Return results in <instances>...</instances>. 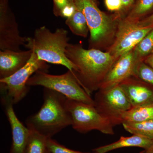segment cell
I'll return each instance as SVG.
<instances>
[{"mask_svg": "<svg viewBox=\"0 0 153 153\" xmlns=\"http://www.w3.org/2000/svg\"><path fill=\"white\" fill-rule=\"evenodd\" d=\"M75 7L84 14L90 33V49H99L115 34V19L100 10L92 0H74Z\"/></svg>", "mask_w": 153, "mask_h": 153, "instance_id": "cell-5", "label": "cell"}, {"mask_svg": "<svg viewBox=\"0 0 153 153\" xmlns=\"http://www.w3.org/2000/svg\"><path fill=\"white\" fill-rule=\"evenodd\" d=\"M30 130L24 153H50L47 146L48 138L38 132Z\"/></svg>", "mask_w": 153, "mask_h": 153, "instance_id": "cell-18", "label": "cell"}, {"mask_svg": "<svg viewBox=\"0 0 153 153\" xmlns=\"http://www.w3.org/2000/svg\"><path fill=\"white\" fill-rule=\"evenodd\" d=\"M122 124L128 132L153 140V120L139 123L123 122Z\"/></svg>", "mask_w": 153, "mask_h": 153, "instance_id": "cell-19", "label": "cell"}, {"mask_svg": "<svg viewBox=\"0 0 153 153\" xmlns=\"http://www.w3.org/2000/svg\"><path fill=\"white\" fill-rule=\"evenodd\" d=\"M67 98L59 92L44 88L43 105L38 112L26 120L29 129L52 138L63 129L71 126V115L66 105Z\"/></svg>", "mask_w": 153, "mask_h": 153, "instance_id": "cell-2", "label": "cell"}, {"mask_svg": "<svg viewBox=\"0 0 153 153\" xmlns=\"http://www.w3.org/2000/svg\"><path fill=\"white\" fill-rule=\"evenodd\" d=\"M66 105L71 117V126L76 131L85 134L97 130L106 134H114V124L94 106L68 99Z\"/></svg>", "mask_w": 153, "mask_h": 153, "instance_id": "cell-6", "label": "cell"}, {"mask_svg": "<svg viewBox=\"0 0 153 153\" xmlns=\"http://www.w3.org/2000/svg\"><path fill=\"white\" fill-rule=\"evenodd\" d=\"M53 12L55 16L67 19L76 10L74 0H53Z\"/></svg>", "mask_w": 153, "mask_h": 153, "instance_id": "cell-20", "label": "cell"}, {"mask_svg": "<svg viewBox=\"0 0 153 153\" xmlns=\"http://www.w3.org/2000/svg\"><path fill=\"white\" fill-rule=\"evenodd\" d=\"M123 7L121 12L120 13H124L130 10L135 3V0H122Z\"/></svg>", "mask_w": 153, "mask_h": 153, "instance_id": "cell-26", "label": "cell"}, {"mask_svg": "<svg viewBox=\"0 0 153 153\" xmlns=\"http://www.w3.org/2000/svg\"><path fill=\"white\" fill-rule=\"evenodd\" d=\"M141 61L137 58L133 50L119 57L107 74L99 89H108L134 76L137 65Z\"/></svg>", "mask_w": 153, "mask_h": 153, "instance_id": "cell-12", "label": "cell"}, {"mask_svg": "<svg viewBox=\"0 0 153 153\" xmlns=\"http://www.w3.org/2000/svg\"><path fill=\"white\" fill-rule=\"evenodd\" d=\"M131 104L132 107L153 102V85L132 76L119 84Z\"/></svg>", "mask_w": 153, "mask_h": 153, "instance_id": "cell-13", "label": "cell"}, {"mask_svg": "<svg viewBox=\"0 0 153 153\" xmlns=\"http://www.w3.org/2000/svg\"><path fill=\"white\" fill-rule=\"evenodd\" d=\"M66 57L76 66L72 71L82 88L89 95L99 89L102 82L117 60L109 52L85 49L82 44L68 43Z\"/></svg>", "mask_w": 153, "mask_h": 153, "instance_id": "cell-1", "label": "cell"}, {"mask_svg": "<svg viewBox=\"0 0 153 153\" xmlns=\"http://www.w3.org/2000/svg\"><path fill=\"white\" fill-rule=\"evenodd\" d=\"M28 37L20 35L16 16L9 6V0H0V49L21 51Z\"/></svg>", "mask_w": 153, "mask_h": 153, "instance_id": "cell-10", "label": "cell"}, {"mask_svg": "<svg viewBox=\"0 0 153 153\" xmlns=\"http://www.w3.org/2000/svg\"><path fill=\"white\" fill-rule=\"evenodd\" d=\"M140 21L144 25H153V12L150 16L142 20H140Z\"/></svg>", "mask_w": 153, "mask_h": 153, "instance_id": "cell-27", "label": "cell"}, {"mask_svg": "<svg viewBox=\"0 0 153 153\" xmlns=\"http://www.w3.org/2000/svg\"><path fill=\"white\" fill-rule=\"evenodd\" d=\"M153 49V28L133 51L137 58L141 61L142 57L148 55Z\"/></svg>", "mask_w": 153, "mask_h": 153, "instance_id": "cell-22", "label": "cell"}, {"mask_svg": "<svg viewBox=\"0 0 153 153\" xmlns=\"http://www.w3.org/2000/svg\"><path fill=\"white\" fill-rule=\"evenodd\" d=\"M33 51H0V79L7 78L24 67L30 60Z\"/></svg>", "mask_w": 153, "mask_h": 153, "instance_id": "cell-14", "label": "cell"}, {"mask_svg": "<svg viewBox=\"0 0 153 153\" xmlns=\"http://www.w3.org/2000/svg\"><path fill=\"white\" fill-rule=\"evenodd\" d=\"M47 146L50 153H90L82 152L70 149L60 144L52 138H47Z\"/></svg>", "mask_w": 153, "mask_h": 153, "instance_id": "cell-24", "label": "cell"}, {"mask_svg": "<svg viewBox=\"0 0 153 153\" xmlns=\"http://www.w3.org/2000/svg\"><path fill=\"white\" fill-rule=\"evenodd\" d=\"M68 34V31L63 28H58L52 33L42 26L35 30L33 38L28 37L25 47L34 52L39 60L62 65L72 72L76 70V66L66 55L69 40Z\"/></svg>", "mask_w": 153, "mask_h": 153, "instance_id": "cell-3", "label": "cell"}, {"mask_svg": "<svg viewBox=\"0 0 153 153\" xmlns=\"http://www.w3.org/2000/svg\"><path fill=\"white\" fill-rule=\"evenodd\" d=\"M132 147L143 148L146 153H153V140L134 134L128 137L121 136L117 141L96 148L93 151L95 153H106L117 149Z\"/></svg>", "mask_w": 153, "mask_h": 153, "instance_id": "cell-15", "label": "cell"}, {"mask_svg": "<svg viewBox=\"0 0 153 153\" xmlns=\"http://www.w3.org/2000/svg\"><path fill=\"white\" fill-rule=\"evenodd\" d=\"M92 1H93L97 4H98V1H97V0H92Z\"/></svg>", "mask_w": 153, "mask_h": 153, "instance_id": "cell-29", "label": "cell"}, {"mask_svg": "<svg viewBox=\"0 0 153 153\" xmlns=\"http://www.w3.org/2000/svg\"><path fill=\"white\" fill-rule=\"evenodd\" d=\"M118 23L114 42L108 50L117 60L133 50L153 28V25H144L140 20L126 17L120 20Z\"/></svg>", "mask_w": 153, "mask_h": 153, "instance_id": "cell-7", "label": "cell"}, {"mask_svg": "<svg viewBox=\"0 0 153 153\" xmlns=\"http://www.w3.org/2000/svg\"><path fill=\"white\" fill-rule=\"evenodd\" d=\"M153 7V0H137L126 18L140 20Z\"/></svg>", "mask_w": 153, "mask_h": 153, "instance_id": "cell-21", "label": "cell"}, {"mask_svg": "<svg viewBox=\"0 0 153 153\" xmlns=\"http://www.w3.org/2000/svg\"><path fill=\"white\" fill-rule=\"evenodd\" d=\"M47 62L38 59L33 51L31 58L23 68L11 76L0 79L1 87L4 88L14 104H16L26 96L29 91L27 85L28 79L36 71H48Z\"/></svg>", "mask_w": 153, "mask_h": 153, "instance_id": "cell-9", "label": "cell"}, {"mask_svg": "<svg viewBox=\"0 0 153 153\" xmlns=\"http://www.w3.org/2000/svg\"><path fill=\"white\" fill-rule=\"evenodd\" d=\"M134 76L153 85V69L142 61L137 65Z\"/></svg>", "mask_w": 153, "mask_h": 153, "instance_id": "cell-23", "label": "cell"}, {"mask_svg": "<svg viewBox=\"0 0 153 153\" xmlns=\"http://www.w3.org/2000/svg\"><path fill=\"white\" fill-rule=\"evenodd\" d=\"M1 102L10 125L12 134V146L9 153H24L27 142L30 130L19 120L15 113L14 104L6 89L1 87Z\"/></svg>", "mask_w": 153, "mask_h": 153, "instance_id": "cell-11", "label": "cell"}, {"mask_svg": "<svg viewBox=\"0 0 153 153\" xmlns=\"http://www.w3.org/2000/svg\"><path fill=\"white\" fill-rule=\"evenodd\" d=\"M94 100L97 110L111 121L115 126L122 124V115L132 108L120 85L105 90L99 89Z\"/></svg>", "mask_w": 153, "mask_h": 153, "instance_id": "cell-8", "label": "cell"}, {"mask_svg": "<svg viewBox=\"0 0 153 153\" xmlns=\"http://www.w3.org/2000/svg\"><path fill=\"white\" fill-rule=\"evenodd\" d=\"M66 25L73 34L83 38H86L89 32L87 22L84 14L76 7L74 13L67 18Z\"/></svg>", "mask_w": 153, "mask_h": 153, "instance_id": "cell-17", "label": "cell"}, {"mask_svg": "<svg viewBox=\"0 0 153 153\" xmlns=\"http://www.w3.org/2000/svg\"><path fill=\"white\" fill-rule=\"evenodd\" d=\"M27 85L29 87L43 86L59 92L68 99L94 106V99L82 88L69 70L61 75H52L39 70L29 78Z\"/></svg>", "mask_w": 153, "mask_h": 153, "instance_id": "cell-4", "label": "cell"}, {"mask_svg": "<svg viewBox=\"0 0 153 153\" xmlns=\"http://www.w3.org/2000/svg\"><path fill=\"white\" fill-rule=\"evenodd\" d=\"M139 153H146V151L144 150L142 151V152H140Z\"/></svg>", "mask_w": 153, "mask_h": 153, "instance_id": "cell-30", "label": "cell"}, {"mask_svg": "<svg viewBox=\"0 0 153 153\" xmlns=\"http://www.w3.org/2000/svg\"><path fill=\"white\" fill-rule=\"evenodd\" d=\"M123 122L139 123L153 120V102L150 104L132 107L121 117Z\"/></svg>", "mask_w": 153, "mask_h": 153, "instance_id": "cell-16", "label": "cell"}, {"mask_svg": "<svg viewBox=\"0 0 153 153\" xmlns=\"http://www.w3.org/2000/svg\"><path fill=\"white\" fill-rule=\"evenodd\" d=\"M146 63L153 69V54L147 58L146 60Z\"/></svg>", "mask_w": 153, "mask_h": 153, "instance_id": "cell-28", "label": "cell"}, {"mask_svg": "<svg viewBox=\"0 0 153 153\" xmlns=\"http://www.w3.org/2000/svg\"><path fill=\"white\" fill-rule=\"evenodd\" d=\"M105 5L108 10L120 13L123 7L122 0H104Z\"/></svg>", "mask_w": 153, "mask_h": 153, "instance_id": "cell-25", "label": "cell"}]
</instances>
